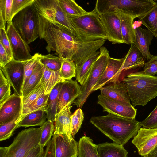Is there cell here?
<instances>
[{"instance_id":"1","label":"cell","mask_w":157,"mask_h":157,"mask_svg":"<svg viewBox=\"0 0 157 157\" xmlns=\"http://www.w3.org/2000/svg\"><path fill=\"white\" fill-rule=\"evenodd\" d=\"M90 122L114 142L123 146L137 134L141 128L140 122L109 113L93 116Z\"/></svg>"},{"instance_id":"2","label":"cell","mask_w":157,"mask_h":157,"mask_svg":"<svg viewBox=\"0 0 157 157\" xmlns=\"http://www.w3.org/2000/svg\"><path fill=\"white\" fill-rule=\"evenodd\" d=\"M38 15L39 37L47 43L45 49L48 52L55 51L58 56L69 59L70 44L75 36L60 24L38 13Z\"/></svg>"},{"instance_id":"3","label":"cell","mask_w":157,"mask_h":157,"mask_svg":"<svg viewBox=\"0 0 157 157\" xmlns=\"http://www.w3.org/2000/svg\"><path fill=\"white\" fill-rule=\"evenodd\" d=\"M132 105L144 106L157 96V76L142 71L131 73L123 79Z\"/></svg>"},{"instance_id":"4","label":"cell","mask_w":157,"mask_h":157,"mask_svg":"<svg viewBox=\"0 0 157 157\" xmlns=\"http://www.w3.org/2000/svg\"><path fill=\"white\" fill-rule=\"evenodd\" d=\"M78 34V40L82 42L108 40L106 31L94 9L83 15L70 18Z\"/></svg>"},{"instance_id":"5","label":"cell","mask_w":157,"mask_h":157,"mask_svg":"<svg viewBox=\"0 0 157 157\" xmlns=\"http://www.w3.org/2000/svg\"><path fill=\"white\" fill-rule=\"evenodd\" d=\"M41 131V127L21 131L10 146L0 147V157H25L39 144Z\"/></svg>"},{"instance_id":"6","label":"cell","mask_w":157,"mask_h":157,"mask_svg":"<svg viewBox=\"0 0 157 157\" xmlns=\"http://www.w3.org/2000/svg\"><path fill=\"white\" fill-rule=\"evenodd\" d=\"M12 21L16 30L28 44L39 37L38 13L33 4L16 14Z\"/></svg>"},{"instance_id":"7","label":"cell","mask_w":157,"mask_h":157,"mask_svg":"<svg viewBox=\"0 0 157 157\" xmlns=\"http://www.w3.org/2000/svg\"><path fill=\"white\" fill-rule=\"evenodd\" d=\"M100 53L94 62L91 72L84 84L81 85V94L74 102L77 107L82 108L107 66L110 57L109 51L104 46L100 49Z\"/></svg>"},{"instance_id":"8","label":"cell","mask_w":157,"mask_h":157,"mask_svg":"<svg viewBox=\"0 0 157 157\" xmlns=\"http://www.w3.org/2000/svg\"><path fill=\"white\" fill-rule=\"evenodd\" d=\"M33 4L38 13L66 28L78 40L77 31L61 8L58 0H34Z\"/></svg>"},{"instance_id":"9","label":"cell","mask_w":157,"mask_h":157,"mask_svg":"<svg viewBox=\"0 0 157 157\" xmlns=\"http://www.w3.org/2000/svg\"><path fill=\"white\" fill-rule=\"evenodd\" d=\"M98 13L108 40L113 44L124 43L121 29V12L115 11Z\"/></svg>"},{"instance_id":"10","label":"cell","mask_w":157,"mask_h":157,"mask_svg":"<svg viewBox=\"0 0 157 157\" xmlns=\"http://www.w3.org/2000/svg\"><path fill=\"white\" fill-rule=\"evenodd\" d=\"M0 69L12 87L14 93L22 97L24 80L23 61L13 59Z\"/></svg>"},{"instance_id":"11","label":"cell","mask_w":157,"mask_h":157,"mask_svg":"<svg viewBox=\"0 0 157 157\" xmlns=\"http://www.w3.org/2000/svg\"><path fill=\"white\" fill-rule=\"evenodd\" d=\"M6 32L10 43L14 59L21 61L28 60L33 57L28 44L21 37L12 21L7 24Z\"/></svg>"},{"instance_id":"12","label":"cell","mask_w":157,"mask_h":157,"mask_svg":"<svg viewBox=\"0 0 157 157\" xmlns=\"http://www.w3.org/2000/svg\"><path fill=\"white\" fill-rule=\"evenodd\" d=\"M132 142L139 154L145 157L157 144V128H141Z\"/></svg>"},{"instance_id":"13","label":"cell","mask_w":157,"mask_h":157,"mask_svg":"<svg viewBox=\"0 0 157 157\" xmlns=\"http://www.w3.org/2000/svg\"><path fill=\"white\" fill-rule=\"evenodd\" d=\"M22 97L14 93L0 105V124L18 118L19 122L22 111Z\"/></svg>"},{"instance_id":"14","label":"cell","mask_w":157,"mask_h":157,"mask_svg":"<svg viewBox=\"0 0 157 157\" xmlns=\"http://www.w3.org/2000/svg\"><path fill=\"white\" fill-rule=\"evenodd\" d=\"M97 103L103 108V111L109 113L131 119H135L137 109L115 101L100 94L98 96Z\"/></svg>"},{"instance_id":"15","label":"cell","mask_w":157,"mask_h":157,"mask_svg":"<svg viewBox=\"0 0 157 157\" xmlns=\"http://www.w3.org/2000/svg\"><path fill=\"white\" fill-rule=\"evenodd\" d=\"M55 157H77L78 142L64 135L53 134Z\"/></svg>"},{"instance_id":"16","label":"cell","mask_w":157,"mask_h":157,"mask_svg":"<svg viewBox=\"0 0 157 157\" xmlns=\"http://www.w3.org/2000/svg\"><path fill=\"white\" fill-rule=\"evenodd\" d=\"M81 93V86L77 80H64L59 94L56 113L67 105L74 103Z\"/></svg>"},{"instance_id":"17","label":"cell","mask_w":157,"mask_h":157,"mask_svg":"<svg viewBox=\"0 0 157 157\" xmlns=\"http://www.w3.org/2000/svg\"><path fill=\"white\" fill-rule=\"evenodd\" d=\"M101 94L107 98L124 105L132 106L130 103L125 84L120 81L111 83L100 89Z\"/></svg>"},{"instance_id":"18","label":"cell","mask_w":157,"mask_h":157,"mask_svg":"<svg viewBox=\"0 0 157 157\" xmlns=\"http://www.w3.org/2000/svg\"><path fill=\"white\" fill-rule=\"evenodd\" d=\"M124 58L120 59L110 57L107 66L100 79L93 89L92 92L106 84L113 83L116 75L121 68Z\"/></svg>"},{"instance_id":"19","label":"cell","mask_w":157,"mask_h":157,"mask_svg":"<svg viewBox=\"0 0 157 157\" xmlns=\"http://www.w3.org/2000/svg\"><path fill=\"white\" fill-rule=\"evenodd\" d=\"M124 58L122 65L117 74L114 82L119 81V77L123 71L141 67L145 64L144 59L141 53L133 43L131 44L129 50Z\"/></svg>"},{"instance_id":"20","label":"cell","mask_w":157,"mask_h":157,"mask_svg":"<svg viewBox=\"0 0 157 157\" xmlns=\"http://www.w3.org/2000/svg\"><path fill=\"white\" fill-rule=\"evenodd\" d=\"M71 104L65 106L59 112L56 113L54 122L55 130L53 134L64 135L71 139L72 137L71 132V111L72 107Z\"/></svg>"},{"instance_id":"21","label":"cell","mask_w":157,"mask_h":157,"mask_svg":"<svg viewBox=\"0 0 157 157\" xmlns=\"http://www.w3.org/2000/svg\"><path fill=\"white\" fill-rule=\"evenodd\" d=\"M135 29L136 40L134 44L141 52L144 59L149 60L153 56L150 52L149 47L154 35L148 29L140 27Z\"/></svg>"},{"instance_id":"22","label":"cell","mask_w":157,"mask_h":157,"mask_svg":"<svg viewBox=\"0 0 157 157\" xmlns=\"http://www.w3.org/2000/svg\"><path fill=\"white\" fill-rule=\"evenodd\" d=\"M135 19L132 16L121 12L122 37L124 43L127 44H134L135 41V29L133 25Z\"/></svg>"},{"instance_id":"23","label":"cell","mask_w":157,"mask_h":157,"mask_svg":"<svg viewBox=\"0 0 157 157\" xmlns=\"http://www.w3.org/2000/svg\"><path fill=\"white\" fill-rule=\"evenodd\" d=\"M99 157H128V152L123 146L113 142L97 145Z\"/></svg>"},{"instance_id":"24","label":"cell","mask_w":157,"mask_h":157,"mask_svg":"<svg viewBox=\"0 0 157 157\" xmlns=\"http://www.w3.org/2000/svg\"><path fill=\"white\" fill-rule=\"evenodd\" d=\"M63 80L57 83L49 94L45 109L47 120L54 123L60 91L63 83Z\"/></svg>"},{"instance_id":"25","label":"cell","mask_w":157,"mask_h":157,"mask_svg":"<svg viewBox=\"0 0 157 157\" xmlns=\"http://www.w3.org/2000/svg\"><path fill=\"white\" fill-rule=\"evenodd\" d=\"M47 117L45 110L41 109L28 114L19 122L17 128L30 126H41L46 121Z\"/></svg>"},{"instance_id":"26","label":"cell","mask_w":157,"mask_h":157,"mask_svg":"<svg viewBox=\"0 0 157 157\" xmlns=\"http://www.w3.org/2000/svg\"><path fill=\"white\" fill-rule=\"evenodd\" d=\"M100 53L97 51L92 54L80 66L76 67V80L81 85L85 82L91 72L92 66Z\"/></svg>"},{"instance_id":"27","label":"cell","mask_w":157,"mask_h":157,"mask_svg":"<svg viewBox=\"0 0 157 157\" xmlns=\"http://www.w3.org/2000/svg\"><path fill=\"white\" fill-rule=\"evenodd\" d=\"M78 157H99L97 145L89 137L83 136L78 142Z\"/></svg>"},{"instance_id":"28","label":"cell","mask_w":157,"mask_h":157,"mask_svg":"<svg viewBox=\"0 0 157 157\" xmlns=\"http://www.w3.org/2000/svg\"><path fill=\"white\" fill-rule=\"evenodd\" d=\"M156 4L144 14L139 17V21L157 39V0Z\"/></svg>"},{"instance_id":"29","label":"cell","mask_w":157,"mask_h":157,"mask_svg":"<svg viewBox=\"0 0 157 157\" xmlns=\"http://www.w3.org/2000/svg\"><path fill=\"white\" fill-rule=\"evenodd\" d=\"M42 66L43 75L41 81L44 84V94L46 95L50 93L57 83L63 80L60 76V70L51 71Z\"/></svg>"},{"instance_id":"30","label":"cell","mask_w":157,"mask_h":157,"mask_svg":"<svg viewBox=\"0 0 157 157\" xmlns=\"http://www.w3.org/2000/svg\"><path fill=\"white\" fill-rule=\"evenodd\" d=\"M60 6L67 17L72 18L86 14L88 12L73 0H58Z\"/></svg>"},{"instance_id":"31","label":"cell","mask_w":157,"mask_h":157,"mask_svg":"<svg viewBox=\"0 0 157 157\" xmlns=\"http://www.w3.org/2000/svg\"><path fill=\"white\" fill-rule=\"evenodd\" d=\"M34 55L41 64L47 69L53 71L60 70L63 59L50 54L43 55L36 53Z\"/></svg>"},{"instance_id":"32","label":"cell","mask_w":157,"mask_h":157,"mask_svg":"<svg viewBox=\"0 0 157 157\" xmlns=\"http://www.w3.org/2000/svg\"><path fill=\"white\" fill-rule=\"evenodd\" d=\"M43 75V66L39 62L22 90V98L26 97L40 82Z\"/></svg>"},{"instance_id":"33","label":"cell","mask_w":157,"mask_h":157,"mask_svg":"<svg viewBox=\"0 0 157 157\" xmlns=\"http://www.w3.org/2000/svg\"><path fill=\"white\" fill-rule=\"evenodd\" d=\"M44 84L40 83L25 98H22V111L32 106L44 91Z\"/></svg>"},{"instance_id":"34","label":"cell","mask_w":157,"mask_h":157,"mask_svg":"<svg viewBox=\"0 0 157 157\" xmlns=\"http://www.w3.org/2000/svg\"><path fill=\"white\" fill-rule=\"evenodd\" d=\"M76 66L72 60L63 59L61 69L60 75L63 80L72 79L76 76Z\"/></svg>"},{"instance_id":"35","label":"cell","mask_w":157,"mask_h":157,"mask_svg":"<svg viewBox=\"0 0 157 157\" xmlns=\"http://www.w3.org/2000/svg\"><path fill=\"white\" fill-rule=\"evenodd\" d=\"M42 131L39 144L42 147L46 146L50 141L55 130L54 123L48 120L41 126Z\"/></svg>"},{"instance_id":"36","label":"cell","mask_w":157,"mask_h":157,"mask_svg":"<svg viewBox=\"0 0 157 157\" xmlns=\"http://www.w3.org/2000/svg\"><path fill=\"white\" fill-rule=\"evenodd\" d=\"M49 94L45 95L44 94V91L32 106L23 111L21 112L19 122L23 117L30 113L41 109L45 110Z\"/></svg>"},{"instance_id":"37","label":"cell","mask_w":157,"mask_h":157,"mask_svg":"<svg viewBox=\"0 0 157 157\" xmlns=\"http://www.w3.org/2000/svg\"><path fill=\"white\" fill-rule=\"evenodd\" d=\"M19 118L14 119L12 121L0 124V141H1L9 139L13 135L14 131L17 128L19 122Z\"/></svg>"},{"instance_id":"38","label":"cell","mask_w":157,"mask_h":157,"mask_svg":"<svg viewBox=\"0 0 157 157\" xmlns=\"http://www.w3.org/2000/svg\"><path fill=\"white\" fill-rule=\"evenodd\" d=\"M84 113L80 108L72 114L71 117V132L74 138L75 136L79 130L84 119Z\"/></svg>"},{"instance_id":"39","label":"cell","mask_w":157,"mask_h":157,"mask_svg":"<svg viewBox=\"0 0 157 157\" xmlns=\"http://www.w3.org/2000/svg\"><path fill=\"white\" fill-rule=\"evenodd\" d=\"M13 0H0V18L7 24L11 22L12 5Z\"/></svg>"},{"instance_id":"40","label":"cell","mask_w":157,"mask_h":157,"mask_svg":"<svg viewBox=\"0 0 157 157\" xmlns=\"http://www.w3.org/2000/svg\"><path fill=\"white\" fill-rule=\"evenodd\" d=\"M39 62L38 59L35 55L33 56V58L31 59L23 61L24 80L22 89L25 86L29 77L33 73Z\"/></svg>"},{"instance_id":"41","label":"cell","mask_w":157,"mask_h":157,"mask_svg":"<svg viewBox=\"0 0 157 157\" xmlns=\"http://www.w3.org/2000/svg\"><path fill=\"white\" fill-rule=\"evenodd\" d=\"M34 0H13L12 5L11 20L22 10L33 4Z\"/></svg>"},{"instance_id":"42","label":"cell","mask_w":157,"mask_h":157,"mask_svg":"<svg viewBox=\"0 0 157 157\" xmlns=\"http://www.w3.org/2000/svg\"><path fill=\"white\" fill-rule=\"evenodd\" d=\"M140 123L141 126L145 128H157V105L149 115Z\"/></svg>"},{"instance_id":"43","label":"cell","mask_w":157,"mask_h":157,"mask_svg":"<svg viewBox=\"0 0 157 157\" xmlns=\"http://www.w3.org/2000/svg\"><path fill=\"white\" fill-rule=\"evenodd\" d=\"M0 43L10 57L12 59H14L10 41L6 30L4 28H0Z\"/></svg>"},{"instance_id":"44","label":"cell","mask_w":157,"mask_h":157,"mask_svg":"<svg viewBox=\"0 0 157 157\" xmlns=\"http://www.w3.org/2000/svg\"><path fill=\"white\" fill-rule=\"evenodd\" d=\"M142 71L149 75H154L157 74V55H153L148 61L145 63Z\"/></svg>"},{"instance_id":"45","label":"cell","mask_w":157,"mask_h":157,"mask_svg":"<svg viewBox=\"0 0 157 157\" xmlns=\"http://www.w3.org/2000/svg\"><path fill=\"white\" fill-rule=\"evenodd\" d=\"M10 87L9 83L0 86V105L11 96Z\"/></svg>"},{"instance_id":"46","label":"cell","mask_w":157,"mask_h":157,"mask_svg":"<svg viewBox=\"0 0 157 157\" xmlns=\"http://www.w3.org/2000/svg\"><path fill=\"white\" fill-rule=\"evenodd\" d=\"M13 59L8 54L0 43V67L2 68Z\"/></svg>"},{"instance_id":"47","label":"cell","mask_w":157,"mask_h":157,"mask_svg":"<svg viewBox=\"0 0 157 157\" xmlns=\"http://www.w3.org/2000/svg\"><path fill=\"white\" fill-rule=\"evenodd\" d=\"M44 147L39 144L29 151L25 157H44Z\"/></svg>"},{"instance_id":"48","label":"cell","mask_w":157,"mask_h":157,"mask_svg":"<svg viewBox=\"0 0 157 157\" xmlns=\"http://www.w3.org/2000/svg\"><path fill=\"white\" fill-rule=\"evenodd\" d=\"M44 157H55L54 140L53 136L46 146Z\"/></svg>"},{"instance_id":"49","label":"cell","mask_w":157,"mask_h":157,"mask_svg":"<svg viewBox=\"0 0 157 157\" xmlns=\"http://www.w3.org/2000/svg\"><path fill=\"white\" fill-rule=\"evenodd\" d=\"M6 78L3 74L2 70H0V86L4 84H8Z\"/></svg>"},{"instance_id":"50","label":"cell","mask_w":157,"mask_h":157,"mask_svg":"<svg viewBox=\"0 0 157 157\" xmlns=\"http://www.w3.org/2000/svg\"><path fill=\"white\" fill-rule=\"evenodd\" d=\"M145 157H157V144Z\"/></svg>"}]
</instances>
